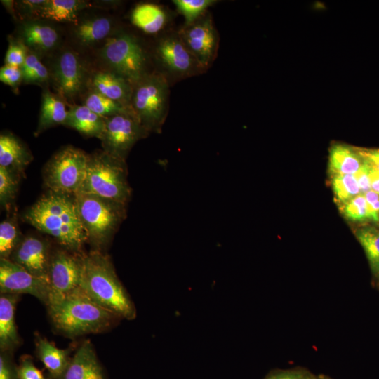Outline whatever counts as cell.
I'll use <instances>...</instances> for the list:
<instances>
[{"mask_svg": "<svg viewBox=\"0 0 379 379\" xmlns=\"http://www.w3.org/2000/svg\"><path fill=\"white\" fill-rule=\"evenodd\" d=\"M132 23L143 32L154 34L159 32L166 21L165 12L153 4H141L133 10Z\"/></svg>", "mask_w": 379, "mask_h": 379, "instance_id": "cell-26", "label": "cell"}, {"mask_svg": "<svg viewBox=\"0 0 379 379\" xmlns=\"http://www.w3.org/2000/svg\"><path fill=\"white\" fill-rule=\"evenodd\" d=\"M369 179L372 190L379 194V170L369 164Z\"/></svg>", "mask_w": 379, "mask_h": 379, "instance_id": "cell-45", "label": "cell"}, {"mask_svg": "<svg viewBox=\"0 0 379 379\" xmlns=\"http://www.w3.org/2000/svg\"><path fill=\"white\" fill-rule=\"evenodd\" d=\"M46 0H25L18 1V9L23 17L39 15V11Z\"/></svg>", "mask_w": 379, "mask_h": 379, "instance_id": "cell-39", "label": "cell"}, {"mask_svg": "<svg viewBox=\"0 0 379 379\" xmlns=\"http://www.w3.org/2000/svg\"><path fill=\"white\" fill-rule=\"evenodd\" d=\"M112 27L111 19L98 16L77 22L73 29L74 36L82 46H92L107 38Z\"/></svg>", "mask_w": 379, "mask_h": 379, "instance_id": "cell-24", "label": "cell"}, {"mask_svg": "<svg viewBox=\"0 0 379 379\" xmlns=\"http://www.w3.org/2000/svg\"><path fill=\"white\" fill-rule=\"evenodd\" d=\"M84 105L95 114L105 118L119 113L133 112L130 108L93 89L86 95Z\"/></svg>", "mask_w": 379, "mask_h": 379, "instance_id": "cell-28", "label": "cell"}, {"mask_svg": "<svg viewBox=\"0 0 379 379\" xmlns=\"http://www.w3.org/2000/svg\"><path fill=\"white\" fill-rule=\"evenodd\" d=\"M16 190L14 173L0 166V200L2 205H6L14 197Z\"/></svg>", "mask_w": 379, "mask_h": 379, "instance_id": "cell-35", "label": "cell"}, {"mask_svg": "<svg viewBox=\"0 0 379 379\" xmlns=\"http://www.w3.org/2000/svg\"><path fill=\"white\" fill-rule=\"evenodd\" d=\"M18 240V231L14 221L6 220L0 224V255L8 259Z\"/></svg>", "mask_w": 379, "mask_h": 379, "instance_id": "cell-32", "label": "cell"}, {"mask_svg": "<svg viewBox=\"0 0 379 379\" xmlns=\"http://www.w3.org/2000/svg\"><path fill=\"white\" fill-rule=\"evenodd\" d=\"M68 111L62 98L45 89L41 95V105L35 135L58 124H65Z\"/></svg>", "mask_w": 379, "mask_h": 379, "instance_id": "cell-19", "label": "cell"}, {"mask_svg": "<svg viewBox=\"0 0 379 379\" xmlns=\"http://www.w3.org/2000/svg\"><path fill=\"white\" fill-rule=\"evenodd\" d=\"M22 82L43 86L48 82L51 74L47 67L42 63L39 55L29 51L24 64L20 67Z\"/></svg>", "mask_w": 379, "mask_h": 379, "instance_id": "cell-29", "label": "cell"}, {"mask_svg": "<svg viewBox=\"0 0 379 379\" xmlns=\"http://www.w3.org/2000/svg\"><path fill=\"white\" fill-rule=\"evenodd\" d=\"M20 40L36 54L47 53L60 43V35L53 25L40 20H29L20 29Z\"/></svg>", "mask_w": 379, "mask_h": 379, "instance_id": "cell-16", "label": "cell"}, {"mask_svg": "<svg viewBox=\"0 0 379 379\" xmlns=\"http://www.w3.org/2000/svg\"><path fill=\"white\" fill-rule=\"evenodd\" d=\"M88 155L67 147L49 160L44 170V181L51 191L76 194L86 177Z\"/></svg>", "mask_w": 379, "mask_h": 379, "instance_id": "cell-7", "label": "cell"}, {"mask_svg": "<svg viewBox=\"0 0 379 379\" xmlns=\"http://www.w3.org/2000/svg\"><path fill=\"white\" fill-rule=\"evenodd\" d=\"M30 160V154L14 135L1 134L0 166L14 173L15 171H21Z\"/></svg>", "mask_w": 379, "mask_h": 379, "instance_id": "cell-22", "label": "cell"}, {"mask_svg": "<svg viewBox=\"0 0 379 379\" xmlns=\"http://www.w3.org/2000/svg\"><path fill=\"white\" fill-rule=\"evenodd\" d=\"M357 151L364 160L379 170V149H358Z\"/></svg>", "mask_w": 379, "mask_h": 379, "instance_id": "cell-44", "label": "cell"}, {"mask_svg": "<svg viewBox=\"0 0 379 379\" xmlns=\"http://www.w3.org/2000/svg\"><path fill=\"white\" fill-rule=\"evenodd\" d=\"M12 261L49 284L51 258L47 244L35 237H26L13 252Z\"/></svg>", "mask_w": 379, "mask_h": 379, "instance_id": "cell-15", "label": "cell"}, {"mask_svg": "<svg viewBox=\"0 0 379 379\" xmlns=\"http://www.w3.org/2000/svg\"><path fill=\"white\" fill-rule=\"evenodd\" d=\"M214 1L212 0H175L173 3L185 18L187 25L199 18L206 9Z\"/></svg>", "mask_w": 379, "mask_h": 379, "instance_id": "cell-33", "label": "cell"}, {"mask_svg": "<svg viewBox=\"0 0 379 379\" xmlns=\"http://www.w3.org/2000/svg\"><path fill=\"white\" fill-rule=\"evenodd\" d=\"M0 80L11 86L13 90L18 89L22 81V73L20 67L4 65L0 69Z\"/></svg>", "mask_w": 379, "mask_h": 379, "instance_id": "cell-37", "label": "cell"}, {"mask_svg": "<svg viewBox=\"0 0 379 379\" xmlns=\"http://www.w3.org/2000/svg\"><path fill=\"white\" fill-rule=\"evenodd\" d=\"M80 288L115 316L134 318L135 310L109 258L98 251L81 257Z\"/></svg>", "mask_w": 379, "mask_h": 379, "instance_id": "cell-2", "label": "cell"}, {"mask_svg": "<svg viewBox=\"0 0 379 379\" xmlns=\"http://www.w3.org/2000/svg\"><path fill=\"white\" fill-rule=\"evenodd\" d=\"M354 176L361 191L366 192L370 190L369 165L366 160L364 159L361 166L355 173H354Z\"/></svg>", "mask_w": 379, "mask_h": 379, "instance_id": "cell-41", "label": "cell"}, {"mask_svg": "<svg viewBox=\"0 0 379 379\" xmlns=\"http://www.w3.org/2000/svg\"><path fill=\"white\" fill-rule=\"evenodd\" d=\"M182 40L201 68H206L214 59L218 36L210 15L204 13L179 33Z\"/></svg>", "mask_w": 379, "mask_h": 379, "instance_id": "cell-11", "label": "cell"}, {"mask_svg": "<svg viewBox=\"0 0 379 379\" xmlns=\"http://www.w3.org/2000/svg\"><path fill=\"white\" fill-rule=\"evenodd\" d=\"M29 51L21 40H11L5 56V65L21 67Z\"/></svg>", "mask_w": 379, "mask_h": 379, "instance_id": "cell-34", "label": "cell"}, {"mask_svg": "<svg viewBox=\"0 0 379 379\" xmlns=\"http://www.w3.org/2000/svg\"><path fill=\"white\" fill-rule=\"evenodd\" d=\"M36 347L38 357L52 375L61 378L69 362V352L39 336L36 339Z\"/></svg>", "mask_w": 379, "mask_h": 379, "instance_id": "cell-25", "label": "cell"}, {"mask_svg": "<svg viewBox=\"0 0 379 379\" xmlns=\"http://www.w3.org/2000/svg\"><path fill=\"white\" fill-rule=\"evenodd\" d=\"M0 379H19L18 370L4 354L0 356Z\"/></svg>", "mask_w": 379, "mask_h": 379, "instance_id": "cell-42", "label": "cell"}, {"mask_svg": "<svg viewBox=\"0 0 379 379\" xmlns=\"http://www.w3.org/2000/svg\"><path fill=\"white\" fill-rule=\"evenodd\" d=\"M25 218L69 250H79L88 239L79 215L75 194L50 190L27 211Z\"/></svg>", "mask_w": 379, "mask_h": 379, "instance_id": "cell-1", "label": "cell"}, {"mask_svg": "<svg viewBox=\"0 0 379 379\" xmlns=\"http://www.w3.org/2000/svg\"><path fill=\"white\" fill-rule=\"evenodd\" d=\"M148 133L133 112L119 113L105 119L99 139L105 152L125 161L134 144Z\"/></svg>", "mask_w": 379, "mask_h": 379, "instance_id": "cell-9", "label": "cell"}, {"mask_svg": "<svg viewBox=\"0 0 379 379\" xmlns=\"http://www.w3.org/2000/svg\"><path fill=\"white\" fill-rule=\"evenodd\" d=\"M168 84L161 74H147L133 85L131 109L149 132L159 131L166 117Z\"/></svg>", "mask_w": 379, "mask_h": 379, "instance_id": "cell-5", "label": "cell"}, {"mask_svg": "<svg viewBox=\"0 0 379 379\" xmlns=\"http://www.w3.org/2000/svg\"><path fill=\"white\" fill-rule=\"evenodd\" d=\"M17 295L3 294L0 298V347L5 351L19 344L20 338L15 324Z\"/></svg>", "mask_w": 379, "mask_h": 379, "instance_id": "cell-21", "label": "cell"}, {"mask_svg": "<svg viewBox=\"0 0 379 379\" xmlns=\"http://www.w3.org/2000/svg\"><path fill=\"white\" fill-rule=\"evenodd\" d=\"M357 235L373 272L379 277V230L365 228L359 230Z\"/></svg>", "mask_w": 379, "mask_h": 379, "instance_id": "cell-30", "label": "cell"}, {"mask_svg": "<svg viewBox=\"0 0 379 379\" xmlns=\"http://www.w3.org/2000/svg\"><path fill=\"white\" fill-rule=\"evenodd\" d=\"M48 308L54 326L70 337L104 331L115 317L80 287Z\"/></svg>", "mask_w": 379, "mask_h": 379, "instance_id": "cell-3", "label": "cell"}, {"mask_svg": "<svg viewBox=\"0 0 379 379\" xmlns=\"http://www.w3.org/2000/svg\"><path fill=\"white\" fill-rule=\"evenodd\" d=\"M75 198L88 238L97 244L105 242L126 216L125 204L82 192Z\"/></svg>", "mask_w": 379, "mask_h": 379, "instance_id": "cell-6", "label": "cell"}, {"mask_svg": "<svg viewBox=\"0 0 379 379\" xmlns=\"http://www.w3.org/2000/svg\"><path fill=\"white\" fill-rule=\"evenodd\" d=\"M88 4L80 0H46L38 18L62 22H78L80 12Z\"/></svg>", "mask_w": 379, "mask_h": 379, "instance_id": "cell-23", "label": "cell"}, {"mask_svg": "<svg viewBox=\"0 0 379 379\" xmlns=\"http://www.w3.org/2000/svg\"><path fill=\"white\" fill-rule=\"evenodd\" d=\"M19 379H45L42 373L34 366L31 358L25 357L18 367Z\"/></svg>", "mask_w": 379, "mask_h": 379, "instance_id": "cell-38", "label": "cell"}, {"mask_svg": "<svg viewBox=\"0 0 379 379\" xmlns=\"http://www.w3.org/2000/svg\"><path fill=\"white\" fill-rule=\"evenodd\" d=\"M345 215L354 220L368 218L367 203L364 195H357L349 200L344 208Z\"/></svg>", "mask_w": 379, "mask_h": 379, "instance_id": "cell-36", "label": "cell"}, {"mask_svg": "<svg viewBox=\"0 0 379 379\" xmlns=\"http://www.w3.org/2000/svg\"><path fill=\"white\" fill-rule=\"evenodd\" d=\"M364 162L357 149L346 145H335L331 149L329 163L331 171L337 174H354Z\"/></svg>", "mask_w": 379, "mask_h": 379, "instance_id": "cell-27", "label": "cell"}, {"mask_svg": "<svg viewBox=\"0 0 379 379\" xmlns=\"http://www.w3.org/2000/svg\"><path fill=\"white\" fill-rule=\"evenodd\" d=\"M78 192L126 204L131 195L125 161L106 152L88 156L86 177ZM77 192V193H78Z\"/></svg>", "mask_w": 379, "mask_h": 379, "instance_id": "cell-4", "label": "cell"}, {"mask_svg": "<svg viewBox=\"0 0 379 379\" xmlns=\"http://www.w3.org/2000/svg\"><path fill=\"white\" fill-rule=\"evenodd\" d=\"M61 379H104L101 366L89 340L79 347Z\"/></svg>", "mask_w": 379, "mask_h": 379, "instance_id": "cell-17", "label": "cell"}, {"mask_svg": "<svg viewBox=\"0 0 379 379\" xmlns=\"http://www.w3.org/2000/svg\"><path fill=\"white\" fill-rule=\"evenodd\" d=\"M266 379H314L305 371H288L272 374Z\"/></svg>", "mask_w": 379, "mask_h": 379, "instance_id": "cell-43", "label": "cell"}, {"mask_svg": "<svg viewBox=\"0 0 379 379\" xmlns=\"http://www.w3.org/2000/svg\"><path fill=\"white\" fill-rule=\"evenodd\" d=\"M91 82L93 90L131 109L133 84L128 80L110 70L95 73Z\"/></svg>", "mask_w": 379, "mask_h": 379, "instance_id": "cell-18", "label": "cell"}, {"mask_svg": "<svg viewBox=\"0 0 379 379\" xmlns=\"http://www.w3.org/2000/svg\"><path fill=\"white\" fill-rule=\"evenodd\" d=\"M332 185L337 199L341 201H348L360 191L354 174L335 175Z\"/></svg>", "mask_w": 379, "mask_h": 379, "instance_id": "cell-31", "label": "cell"}, {"mask_svg": "<svg viewBox=\"0 0 379 379\" xmlns=\"http://www.w3.org/2000/svg\"><path fill=\"white\" fill-rule=\"evenodd\" d=\"M0 291L3 294H30L47 305L49 284L12 260L1 258Z\"/></svg>", "mask_w": 379, "mask_h": 379, "instance_id": "cell-12", "label": "cell"}, {"mask_svg": "<svg viewBox=\"0 0 379 379\" xmlns=\"http://www.w3.org/2000/svg\"><path fill=\"white\" fill-rule=\"evenodd\" d=\"M105 119L84 105H75L69 109L64 125L77 130L86 136L99 138L104 128Z\"/></svg>", "mask_w": 379, "mask_h": 379, "instance_id": "cell-20", "label": "cell"}, {"mask_svg": "<svg viewBox=\"0 0 379 379\" xmlns=\"http://www.w3.org/2000/svg\"><path fill=\"white\" fill-rule=\"evenodd\" d=\"M53 79L62 98L73 99L84 88L86 74L78 55L71 49L62 51L57 58Z\"/></svg>", "mask_w": 379, "mask_h": 379, "instance_id": "cell-13", "label": "cell"}, {"mask_svg": "<svg viewBox=\"0 0 379 379\" xmlns=\"http://www.w3.org/2000/svg\"><path fill=\"white\" fill-rule=\"evenodd\" d=\"M367 203L368 218L378 220L379 194L370 190L364 194Z\"/></svg>", "mask_w": 379, "mask_h": 379, "instance_id": "cell-40", "label": "cell"}, {"mask_svg": "<svg viewBox=\"0 0 379 379\" xmlns=\"http://www.w3.org/2000/svg\"><path fill=\"white\" fill-rule=\"evenodd\" d=\"M157 53L166 68L176 75H190L201 68L179 34L163 38Z\"/></svg>", "mask_w": 379, "mask_h": 379, "instance_id": "cell-14", "label": "cell"}, {"mask_svg": "<svg viewBox=\"0 0 379 379\" xmlns=\"http://www.w3.org/2000/svg\"><path fill=\"white\" fill-rule=\"evenodd\" d=\"M100 53L112 71L133 85L147 74L145 53L132 36L121 34L107 39Z\"/></svg>", "mask_w": 379, "mask_h": 379, "instance_id": "cell-8", "label": "cell"}, {"mask_svg": "<svg viewBox=\"0 0 379 379\" xmlns=\"http://www.w3.org/2000/svg\"><path fill=\"white\" fill-rule=\"evenodd\" d=\"M82 274L81 258L59 251L51 258L47 306L60 301L80 287Z\"/></svg>", "mask_w": 379, "mask_h": 379, "instance_id": "cell-10", "label": "cell"}]
</instances>
